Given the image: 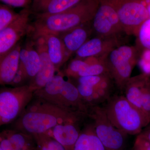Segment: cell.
<instances>
[{
  "label": "cell",
  "instance_id": "6da1fadb",
  "mask_svg": "<svg viewBox=\"0 0 150 150\" xmlns=\"http://www.w3.org/2000/svg\"><path fill=\"white\" fill-rule=\"evenodd\" d=\"M88 115L79 111L65 110L34 96L11 128L25 134H43L59 124L76 121H84Z\"/></svg>",
  "mask_w": 150,
  "mask_h": 150
},
{
  "label": "cell",
  "instance_id": "7a4b0ae2",
  "mask_svg": "<svg viewBox=\"0 0 150 150\" xmlns=\"http://www.w3.org/2000/svg\"><path fill=\"white\" fill-rule=\"evenodd\" d=\"M98 0H81L67 10L51 15L35 16L28 35L30 40L49 34L59 35L93 19L99 7Z\"/></svg>",
  "mask_w": 150,
  "mask_h": 150
},
{
  "label": "cell",
  "instance_id": "3957f363",
  "mask_svg": "<svg viewBox=\"0 0 150 150\" xmlns=\"http://www.w3.org/2000/svg\"><path fill=\"white\" fill-rule=\"evenodd\" d=\"M34 96L66 110L88 114V108L83 101L76 86L65 80L59 74L55 75L43 88L36 91Z\"/></svg>",
  "mask_w": 150,
  "mask_h": 150
},
{
  "label": "cell",
  "instance_id": "277c9868",
  "mask_svg": "<svg viewBox=\"0 0 150 150\" xmlns=\"http://www.w3.org/2000/svg\"><path fill=\"white\" fill-rule=\"evenodd\" d=\"M104 107L110 122L127 135H139L149 123L142 112L124 96L110 97Z\"/></svg>",
  "mask_w": 150,
  "mask_h": 150
},
{
  "label": "cell",
  "instance_id": "5b68a950",
  "mask_svg": "<svg viewBox=\"0 0 150 150\" xmlns=\"http://www.w3.org/2000/svg\"><path fill=\"white\" fill-rule=\"evenodd\" d=\"M35 92L28 84L1 88L0 126L16 121L34 98Z\"/></svg>",
  "mask_w": 150,
  "mask_h": 150
},
{
  "label": "cell",
  "instance_id": "8992f818",
  "mask_svg": "<svg viewBox=\"0 0 150 150\" xmlns=\"http://www.w3.org/2000/svg\"><path fill=\"white\" fill-rule=\"evenodd\" d=\"M140 54L139 49L137 46L121 45L108 55L106 62L108 74L120 90H124L131 77V73L138 64Z\"/></svg>",
  "mask_w": 150,
  "mask_h": 150
},
{
  "label": "cell",
  "instance_id": "52a82bcc",
  "mask_svg": "<svg viewBox=\"0 0 150 150\" xmlns=\"http://www.w3.org/2000/svg\"><path fill=\"white\" fill-rule=\"evenodd\" d=\"M88 117L92 120L94 131L105 150H122L128 135L115 127L107 116L104 107L89 108Z\"/></svg>",
  "mask_w": 150,
  "mask_h": 150
},
{
  "label": "cell",
  "instance_id": "ba28073f",
  "mask_svg": "<svg viewBox=\"0 0 150 150\" xmlns=\"http://www.w3.org/2000/svg\"><path fill=\"white\" fill-rule=\"evenodd\" d=\"M118 14L125 33L137 36L140 28L149 18V1L109 0Z\"/></svg>",
  "mask_w": 150,
  "mask_h": 150
},
{
  "label": "cell",
  "instance_id": "9c48e42d",
  "mask_svg": "<svg viewBox=\"0 0 150 150\" xmlns=\"http://www.w3.org/2000/svg\"><path fill=\"white\" fill-rule=\"evenodd\" d=\"M33 14L30 8H24L11 24L0 31V61L18 44V41L29 33Z\"/></svg>",
  "mask_w": 150,
  "mask_h": 150
},
{
  "label": "cell",
  "instance_id": "30bf717a",
  "mask_svg": "<svg viewBox=\"0 0 150 150\" xmlns=\"http://www.w3.org/2000/svg\"><path fill=\"white\" fill-rule=\"evenodd\" d=\"M100 4L91 21L93 31L97 36L121 37L126 34L116 11L109 0L100 1Z\"/></svg>",
  "mask_w": 150,
  "mask_h": 150
},
{
  "label": "cell",
  "instance_id": "8fae6325",
  "mask_svg": "<svg viewBox=\"0 0 150 150\" xmlns=\"http://www.w3.org/2000/svg\"><path fill=\"white\" fill-rule=\"evenodd\" d=\"M40 67V56L35 49L34 42L28 40L25 46L21 49L19 68L11 85L20 86L23 81L31 80L37 75Z\"/></svg>",
  "mask_w": 150,
  "mask_h": 150
},
{
  "label": "cell",
  "instance_id": "7c38bea8",
  "mask_svg": "<svg viewBox=\"0 0 150 150\" xmlns=\"http://www.w3.org/2000/svg\"><path fill=\"white\" fill-rule=\"evenodd\" d=\"M33 41L40 56V67L37 75L30 81L28 85L36 91L43 88L54 77L56 69L49 57L47 44L44 38H39Z\"/></svg>",
  "mask_w": 150,
  "mask_h": 150
},
{
  "label": "cell",
  "instance_id": "4fadbf2b",
  "mask_svg": "<svg viewBox=\"0 0 150 150\" xmlns=\"http://www.w3.org/2000/svg\"><path fill=\"white\" fill-rule=\"evenodd\" d=\"M121 37L97 36L89 39L76 52L77 59L106 56L121 46Z\"/></svg>",
  "mask_w": 150,
  "mask_h": 150
},
{
  "label": "cell",
  "instance_id": "5bb4252c",
  "mask_svg": "<svg viewBox=\"0 0 150 150\" xmlns=\"http://www.w3.org/2000/svg\"><path fill=\"white\" fill-rule=\"evenodd\" d=\"M123 91L127 100L142 112V106L150 100L149 76L142 74L131 77Z\"/></svg>",
  "mask_w": 150,
  "mask_h": 150
},
{
  "label": "cell",
  "instance_id": "9a60e30c",
  "mask_svg": "<svg viewBox=\"0 0 150 150\" xmlns=\"http://www.w3.org/2000/svg\"><path fill=\"white\" fill-rule=\"evenodd\" d=\"M0 149L2 150H36L32 135L15 129L3 130L0 134Z\"/></svg>",
  "mask_w": 150,
  "mask_h": 150
},
{
  "label": "cell",
  "instance_id": "2e32d148",
  "mask_svg": "<svg viewBox=\"0 0 150 150\" xmlns=\"http://www.w3.org/2000/svg\"><path fill=\"white\" fill-rule=\"evenodd\" d=\"M84 121H71L57 125L45 133L53 137L64 147L67 150H74L80 135L81 124Z\"/></svg>",
  "mask_w": 150,
  "mask_h": 150
},
{
  "label": "cell",
  "instance_id": "e0dca14e",
  "mask_svg": "<svg viewBox=\"0 0 150 150\" xmlns=\"http://www.w3.org/2000/svg\"><path fill=\"white\" fill-rule=\"evenodd\" d=\"M93 32L91 21L81 25L59 35L70 57L76 53L87 40Z\"/></svg>",
  "mask_w": 150,
  "mask_h": 150
},
{
  "label": "cell",
  "instance_id": "ac0fdd59",
  "mask_svg": "<svg viewBox=\"0 0 150 150\" xmlns=\"http://www.w3.org/2000/svg\"><path fill=\"white\" fill-rule=\"evenodd\" d=\"M81 0H34L30 7L33 15H51L60 13L77 4Z\"/></svg>",
  "mask_w": 150,
  "mask_h": 150
},
{
  "label": "cell",
  "instance_id": "d6986e66",
  "mask_svg": "<svg viewBox=\"0 0 150 150\" xmlns=\"http://www.w3.org/2000/svg\"><path fill=\"white\" fill-rule=\"evenodd\" d=\"M20 44L0 61V83L11 85L18 71L20 66Z\"/></svg>",
  "mask_w": 150,
  "mask_h": 150
},
{
  "label": "cell",
  "instance_id": "ffe728a7",
  "mask_svg": "<svg viewBox=\"0 0 150 150\" xmlns=\"http://www.w3.org/2000/svg\"><path fill=\"white\" fill-rule=\"evenodd\" d=\"M43 37L47 44L49 57L57 69L69 57L64 43L58 35L47 34Z\"/></svg>",
  "mask_w": 150,
  "mask_h": 150
},
{
  "label": "cell",
  "instance_id": "44dd1931",
  "mask_svg": "<svg viewBox=\"0 0 150 150\" xmlns=\"http://www.w3.org/2000/svg\"><path fill=\"white\" fill-rule=\"evenodd\" d=\"M74 150H105L96 135L92 123L86 125L82 129Z\"/></svg>",
  "mask_w": 150,
  "mask_h": 150
},
{
  "label": "cell",
  "instance_id": "7402d4cb",
  "mask_svg": "<svg viewBox=\"0 0 150 150\" xmlns=\"http://www.w3.org/2000/svg\"><path fill=\"white\" fill-rule=\"evenodd\" d=\"M36 144V150H67L64 147L48 134H32Z\"/></svg>",
  "mask_w": 150,
  "mask_h": 150
},
{
  "label": "cell",
  "instance_id": "603a6c76",
  "mask_svg": "<svg viewBox=\"0 0 150 150\" xmlns=\"http://www.w3.org/2000/svg\"><path fill=\"white\" fill-rule=\"evenodd\" d=\"M19 15L6 5H0V31L7 27L14 21Z\"/></svg>",
  "mask_w": 150,
  "mask_h": 150
},
{
  "label": "cell",
  "instance_id": "cb8c5ba5",
  "mask_svg": "<svg viewBox=\"0 0 150 150\" xmlns=\"http://www.w3.org/2000/svg\"><path fill=\"white\" fill-rule=\"evenodd\" d=\"M76 79L77 80V83L89 86L96 87L101 85L111 78L109 74H107L98 76L81 77Z\"/></svg>",
  "mask_w": 150,
  "mask_h": 150
},
{
  "label": "cell",
  "instance_id": "d4e9b609",
  "mask_svg": "<svg viewBox=\"0 0 150 150\" xmlns=\"http://www.w3.org/2000/svg\"><path fill=\"white\" fill-rule=\"evenodd\" d=\"M137 37L140 45L150 50V18L142 24Z\"/></svg>",
  "mask_w": 150,
  "mask_h": 150
},
{
  "label": "cell",
  "instance_id": "484cf974",
  "mask_svg": "<svg viewBox=\"0 0 150 150\" xmlns=\"http://www.w3.org/2000/svg\"><path fill=\"white\" fill-rule=\"evenodd\" d=\"M142 74L149 76L150 75V50L145 49L140 54L138 62Z\"/></svg>",
  "mask_w": 150,
  "mask_h": 150
},
{
  "label": "cell",
  "instance_id": "4316f807",
  "mask_svg": "<svg viewBox=\"0 0 150 150\" xmlns=\"http://www.w3.org/2000/svg\"><path fill=\"white\" fill-rule=\"evenodd\" d=\"M0 1L10 7H22L24 8H30V5L32 3V1L29 0H1Z\"/></svg>",
  "mask_w": 150,
  "mask_h": 150
},
{
  "label": "cell",
  "instance_id": "83f0119b",
  "mask_svg": "<svg viewBox=\"0 0 150 150\" xmlns=\"http://www.w3.org/2000/svg\"><path fill=\"white\" fill-rule=\"evenodd\" d=\"M134 150H150V143L137 135L134 145Z\"/></svg>",
  "mask_w": 150,
  "mask_h": 150
},
{
  "label": "cell",
  "instance_id": "f1b7e54d",
  "mask_svg": "<svg viewBox=\"0 0 150 150\" xmlns=\"http://www.w3.org/2000/svg\"><path fill=\"white\" fill-rule=\"evenodd\" d=\"M139 136L150 143V123L142 130Z\"/></svg>",
  "mask_w": 150,
  "mask_h": 150
},
{
  "label": "cell",
  "instance_id": "f546056e",
  "mask_svg": "<svg viewBox=\"0 0 150 150\" xmlns=\"http://www.w3.org/2000/svg\"><path fill=\"white\" fill-rule=\"evenodd\" d=\"M147 9V10L148 11V13H149V17L150 18V1H149V3H148L147 6H146Z\"/></svg>",
  "mask_w": 150,
  "mask_h": 150
},
{
  "label": "cell",
  "instance_id": "4dcf8cb0",
  "mask_svg": "<svg viewBox=\"0 0 150 150\" xmlns=\"http://www.w3.org/2000/svg\"><path fill=\"white\" fill-rule=\"evenodd\" d=\"M0 150H2L1 149H0Z\"/></svg>",
  "mask_w": 150,
  "mask_h": 150
}]
</instances>
